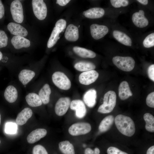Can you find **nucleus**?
<instances>
[{
  "instance_id": "1",
  "label": "nucleus",
  "mask_w": 154,
  "mask_h": 154,
  "mask_svg": "<svg viewBox=\"0 0 154 154\" xmlns=\"http://www.w3.org/2000/svg\"><path fill=\"white\" fill-rule=\"evenodd\" d=\"M114 121L117 129L123 135L130 137L135 133V124L129 117L119 114L116 117Z\"/></svg>"
},
{
  "instance_id": "2",
  "label": "nucleus",
  "mask_w": 154,
  "mask_h": 154,
  "mask_svg": "<svg viewBox=\"0 0 154 154\" xmlns=\"http://www.w3.org/2000/svg\"><path fill=\"white\" fill-rule=\"evenodd\" d=\"M116 95L113 91H109L104 95L103 103L98 108V112L102 114H107L111 112L116 106Z\"/></svg>"
},
{
  "instance_id": "3",
  "label": "nucleus",
  "mask_w": 154,
  "mask_h": 154,
  "mask_svg": "<svg viewBox=\"0 0 154 154\" xmlns=\"http://www.w3.org/2000/svg\"><path fill=\"white\" fill-rule=\"evenodd\" d=\"M52 80L54 84L59 89L63 90H69L71 86L70 80L63 72L57 71L52 76Z\"/></svg>"
},
{
  "instance_id": "4",
  "label": "nucleus",
  "mask_w": 154,
  "mask_h": 154,
  "mask_svg": "<svg viewBox=\"0 0 154 154\" xmlns=\"http://www.w3.org/2000/svg\"><path fill=\"white\" fill-rule=\"evenodd\" d=\"M114 64L119 69L125 72H130L134 68L135 61L130 56H116L112 58Z\"/></svg>"
},
{
  "instance_id": "5",
  "label": "nucleus",
  "mask_w": 154,
  "mask_h": 154,
  "mask_svg": "<svg viewBox=\"0 0 154 154\" xmlns=\"http://www.w3.org/2000/svg\"><path fill=\"white\" fill-rule=\"evenodd\" d=\"M66 22L64 19H60L56 23L47 43V47L50 48L53 46L59 38V34L65 29Z\"/></svg>"
},
{
  "instance_id": "6",
  "label": "nucleus",
  "mask_w": 154,
  "mask_h": 154,
  "mask_svg": "<svg viewBox=\"0 0 154 154\" xmlns=\"http://www.w3.org/2000/svg\"><path fill=\"white\" fill-rule=\"evenodd\" d=\"M91 129V126L89 123L81 122L72 124L69 127L68 131L71 135L76 136L88 133Z\"/></svg>"
},
{
  "instance_id": "7",
  "label": "nucleus",
  "mask_w": 154,
  "mask_h": 154,
  "mask_svg": "<svg viewBox=\"0 0 154 154\" xmlns=\"http://www.w3.org/2000/svg\"><path fill=\"white\" fill-rule=\"evenodd\" d=\"M32 5L34 14L39 20H43L47 14V8L45 2L42 0H33Z\"/></svg>"
},
{
  "instance_id": "8",
  "label": "nucleus",
  "mask_w": 154,
  "mask_h": 154,
  "mask_svg": "<svg viewBox=\"0 0 154 154\" xmlns=\"http://www.w3.org/2000/svg\"><path fill=\"white\" fill-rule=\"evenodd\" d=\"M10 11L14 20L18 23H21L24 19L23 6L21 2L15 0L11 3Z\"/></svg>"
},
{
  "instance_id": "9",
  "label": "nucleus",
  "mask_w": 154,
  "mask_h": 154,
  "mask_svg": "<svg viewBox=\"0 0 154 154\" xmlns=\"http://www.w3.org/2000/svg\"><path fill=\"white\" fill-rule=\"evenodd\" d=\"M36 74V70L24 68L19 71L18 78L20 83L23 85L26 86L35 78Z\"/></svg>"
},
{
  "instance_id": "10",
  "label": "nucleus",
  "mask_w": 154,
  "mask_h": 154,
  "mask_svg": "<svg viewBox=\"0 0 154 154\" xmlns=\"http://www.w3.org/2000/svg\"><path fill=\"white\" fill-rule=\"evenodd\" d=\"M71 102L69 97L60 98L56 102L54 110L56 114L59 116L64 115L70 107Z\"/></svg>"
},
{
  "instance_id": "11",
  "label": "nucleus",
  "mask_w": 154,
  "mask_h": 154,
  "mask_svg": "<svg viewBox=\"0 0 154 154\" xmlns=\"http://www.w3.org/2000/svg\"><path fill=\"white\" fill-rule=\"evenodd\" d=\"M99 75L98 72L95 70L83 72L79 76V81L82 85H89L97 80Z\"/></svg>"
},
{
  "instance_id": "12",
  "label": "nucleus",
  "mask_w": 154,
  "mask_h": 154,
  "mask_svg": "<svg viewBox=\"0 0 154 154\" xmlns=\"http://www.w3.org/2000/svg\"><path fill=\"white\" fill-rule=\"evenodd\" d=\"M70 107L75 111L76 117L80 119L83 118L86 115L87 110L84 102L80 100H73L71 102Z\"/></svg>"
},
{
  "instance_id": "13",
  "label": "nucleus",
  "mask_w": 154,
  "mask_h": 154,
  "mask_svg": "<svg viewBox=\"0 0 154 154\" xmlns=\"http://www.w3.org/2000/svg\"><path fill=\"white\" fill-rule=\"evenodd\" d=\"M90 30L92 37L96 40L100 39L104 37L109 31L107 26L96 24H92L90 26Z\"/></svg>"
},
{
  "instance_id": "14",
  "label": "nucleus",
  "mask_w": 154,
  "mask_h": 154,
  "mask_svg": "<svg viewBox=\"0 0 154 154\" xmlns=\"http://www.w3.org/2000/svg\"><path fill=\"white\" fill-rule=\"evenodd\" d=\"M132 21L137 27L142 28L147 26L149 24L148 19L144 15V12L142 10L134 13L132 16Z\"/></svg>"
},
{
  "instance_id": "15",
  "label": "nucleus",
  "mask_w": 154,
  "mask_h": 154,
  "mask_svg": "<svg viewBox=\"0 0 154 154\" xmlns=\"http://www.w3.org/2000/svg\"><path fill=\"white\" fill-rule=\"evenodd\" d=\"M19 92L16 87L10 85L6 88L4 92V97L6 100L9 103L15 102L18 96Z\"/></svg>"
},
{
  "instance_id": "16",
  "label": "nucleus",
  "mask_w": 154,
  "mask_h": 154,
  "mask_svg": "<svg viewBox=\"0 0 154 154\" xmlns=\"http://www.w3.org/2000/svg\"><path fill=\"white\" fill-rule=\"evenodd\" d=\"M47 133V131L45 129H36L32 131L28 135L27 140L29 143H34L44 137Z\"/></svg>"
},
{
  "instance_id": "17",
  "label": "nucleus",
  "mask_w": 154,
  "mask_h": 154,
  "mask_svg": "<svg viewBox=\"0 0 154 154\" xmlns=\"http://www.w3.org/2000/svg\"><path fill=\"white\" fill-rule=\"evenodd\" d=\"M7 29L10 32L16 36L25 37L28 33L27 30L20 25L13 22H11L7 25Z\"/></svg>"
},
{
  "instance_id": "18",
  "label": "nucleus",
  "mask_w": 154,
  "mask_h": 154,
  "mask_svg": "<svg viewBox=\"0 0 154 154\" xmlns=\"http://www.w3.org/2000/svg\"><path fill=\"white\" fill-rule=\"evenodd\" d=\"M97 92L94 89H91L87 91L84 94L83 100L84 103L87 106L92 108L96 103Z\"/></svg>"
},
{
  "instance_id": "19",
  "label": "nucleus",
  "mask_w": 154,
  "mask_h": 154,
  "mask_svg": "<svg viewBox=\"0 0 154 154\" xmlns=\"http://www.w3.org/2000/svg\"><path fill=\"white\" fill-rule=\"evenodd\" d=\"M64 36L65 38L69 41L75 42L77 41L79 37L78 27L73 24L69 25L66 29Z\"/></svg>"
},
{
  "instance_id": "20",
  "label": "nucleus",
  "mask_w": 154,
  "mask_h": 154,
  "mask_svg": "<svg viewBox=\"0 0 154 154\" xmlns=\"http://www.w3.org/2000/svg\"><path fill=\"white\" fill-rule=\"evenodd\" d=\"M33 114V111L31 108L28 107L24 108L17 115L16 123L19 125H24L31 117Z\"/></svg>"
},
{
  "instance_id": "21",
  "label": "nucleus",
  "mask_w": 154,
  "mask_h": 154,
  "mask_svg": "<svg viewBox=\"0 0 154 154\" xmlns=\"http://www.w3.org/2000/svg\"><path fill=\"white\" fill-rule=\"evenodd\" d=\"M51 90L50 86L48 83L45 84L39 90L37 93L39 96L42 104H48L50 100Z\"/></svg>"
},
{
  "instance_id": "22",
  "label": "nucleus",
  "mask_w": 154,
  "mask_h": 154,
  "mask_svg": "<svg viewBox=\"0 0 154 154\" xmlns=\"http://www.w3.org/2000/svg\"><path fill=\"white\" fill-rule=\"evenodd\" d=\"M118 96L120 98L124 100L132 96L128 83L126 81H123L120 84L118 88Z\"/></svg>"
},
{
  "instance_id": "23",
  "label": "nucleus",
  "mask_w": 154,
  "mask_h": 154,
  "mask_svg": "<svg viewBox=\"0 0 154 154\" xmlns=\"http://www.w3.org/2000/svg\"><path fill=\"white\" fill-rule=\"evenodd\" d=\"M11 42L16 49H19L23 47L28 48L31 45L29 40L20 36H14L11 39Z\"/></svg>"
},
{
  "instance_id": "24",
  "label": "nucleus",
  "mask_w": 154,
  "mask_h": 154,
  "mask_svg": "<svg viewBox=\"0 0 154 154\" xmlns=\"http://www.w3.org/2000/svg\"><path fill=\"white\" fill-rule=\"evenodd\" d=\"M27 103L31 107H38L41 106L42 101L38 94L35 92L29 93L25 96Z\"/></svg>"
},
{
  "instance_id": "25",
  "label": "nucleus",
  "mask_w": 154,
  "mask_h": 154,
  "mask_svg": "<svg viewBox=\"0 0 154 154\" xmlns=\"http://www.w3.org/2000/svg\"><path fill=\"white\" fill-rule=\"evenodd\" d=\"M105 13V11L102 8L94 7L90 8L84 11V16L89 19H97L103 17Z\"/></svg>"
},
{
  "instance_id": "26",
  "label": "nucleus",
  "mask_w": 154,
  "mask_h": 154,
  "mask_svg": "<svg viewBox=\"0 0 154 154\" xmlns=\"http://www.w3.org/2000/svg\"><path fill=\"white\" fill-rule=\"evenodd\" d=\"M114 38L122 44L128 46L132 45V41L131 38L124 33L117 30H114L113 32Z\"/></svg>"
},
{
  "instance_id": "27",
  "label": "nucleus",
  "mask_w": 154,
  "mask_h": 154,
  "mask_svg": "<svg viewBox=\"0 0 154 154\" xmlns=\"http://www.w3.org/2000/svg\"><path fill=\"white\" fill-rule=\"evenodd\" d=\"M73 50L76 54L82 58H93L96 56L94 52L84 48L76 46L73 48Z\"/></svg>"
},
{
  "instance_id": "28",
  "label": "nucleus",
  "mask_w": 154,
  "mask_h": 154,
  "mask_svg": "<svg viewBox=\"0 0 154 154\" xmlns=\"http://www.w3.org/2000/svg\"><path fill=\"white\" fill-rule=\"evenodd\" d=\"M114 121V116L108 115L105 117L101 121L99 126L98 129L101 132L108 131L112 126Z\"/></svg>"
},
{
  "instance_id": "29",
  "label": "nucleus",
  "mask_w": 154,
  "mask_h": 154,
  "mask_svg": "<svg viewBox=\"0 0 154 154\" xmlns=\"http://www.w3.org/2000/svg\"><path fill=\"white\" fill-rule=\"evenodd\" d=\"M74 67L78 71L84 72L94 70L96 66L93 63L91 62L80 61L76 63Z\"/></svg>"
},
{
  "instance_id": "30",
  "label": "nucleus",
  "mask_w": 154,
  "mask_h": 154,
  "mask_svg": "<svg viewBox=\"0 0 154 154\" xmlns=\"http://www.w3.org/2000/svg\"><path fill=\"white\" fill-rule=\"evenodd\" d=\"M58 147L60 150L63 154H75L74 146L68 141L60 142Z\"/></svg>"
},
{
  "instance_id": "31",
  "label": "nucleus",
  "mask_w": 154,
  "mask_h": 154,
  "mask_svg": "<svg viewBox=\"0 0 154 154\" xmlns=\"http://www.w3.org/2000/svg\"><path fill=\"white\" fill-rule=\"evenodd\" d=\"M143 119L145 122V128L148 131L153 132L154 131V117L149 113L145 114Z\"/></svg>"
},
{
  "instance_id": "32",
  "label": "nucleus",
  "mask_w": 154,
  "mask_h": 154,
  "mask_svg": "<svg viewBox=\"0 0 154 154\" xmlns=\"http://www.w3.org/2000/svg\"><path fill=\"white\" fill-rule=\"evenodd\" d=\"M144 47L150 48L154 46V33H152L147 35L143 41Z\"/></svg>"
},
{
  "instance_id": "33",
  "label": "nucleus",
  "mask_w": 154,
  "mask_h": 154,
  "mask_svg": "<svg viewBox=\"0 0 154 154\" xmlns=\"http://www.w3.org/2000/svg\"><path fill=\"white\" fill-rule=\"evenodd\" d=\"M17 125L14 123H7L5 125V131L7 133L14 134L17 131Z\"/></svg>"
},
{
  "instance_id": "34",
  "label": "nucleus",
  "mask_w": 154,
  "mask_h": 154,
  "mask_svg": "<svg viewBox=\"0 0 154 154\" xmlns=\"http://www.w3.org/2000/svg\"><path fill=\"white\" fill-rule=\"evenodd\" d=\"M110 1L112 6L116 8L126 7L129 4L128 1L127 0H111Z\"/></svg>"
},
{
  "instance_id": "35",
  "label": "nucleus",
  "mask_w": 154,
  "mask_h": 154,
  "mask_svg": "<svg viewBox=\"0 0 154 154\" xmlns=\"http://www.w3.org/2000/svg\"><path fill=\"white\" fill-rule=\"evenodd\" d=\"M8 38L4 31L0 30V48L6 46L8 43Z\"/></svg>"
},
{
  "instance_id": "36",
  "label": "nucleus",
  "mask_w": 154,
  "mask_h": 154,
  "mask_svg": "<svg viewBox=\"0 0 154 154\" xmlns=\"http://www.w3.org/2000/svg\"><path fill=\"white\" fill-rule=\"evenodd\" d=\"M33 154H48L45 148L42 145H37L33 148Z\"/></svg>"
},
{
  "instance_id": "37",
  "label": "nucleus",
  "mask_w": 154,
  "mask_h": 154,
  "mask_svg": "<svg viewBox=\"0 0 154 154\" xmlns=\"http://www.w3.org/2000/svg\"><path fill=\"white\" fill-rule=\"evenodd\" d=\"M108 154H128L123 151L117 148L114 147H110L107 149Z\"/></svg>"
},
{
  "instance_id": "38",
  "label": "nucleus",
  "mask_w": 154,
  "mask_h": 154,
  "mask_svg": "<svg viewBox=\"0 0 154 154\" xmlns=\"http://www.w3.org/2000/svg\"><path fill=\"white\" fill-rule=\"evenodd\" d=\"M146 103L149 107L154 108V92H153L149 94L146 99Z\"/></svg>"
},
{
  "instance_id": "39",
  "label": "nucleus",
  "mask_w": 154,
  "mask_h": 154,
  "mask_svg": "<svg viewBox=\"0 0 154 154\" xmlns=\"http://www.w3.org/2000/svg\"><path fill=\"white\" fill-rule=\"evenodd\" d=\"M149 78L154 81V64L150 65L148 67L147 70Z\"/></svg>"
},
{
  "instance_id": "40",
  "label": "nucleus",
  "mask_w": 154,
  "mask_h": 154,
  "mask_svg": "<svg viewBox=\"0 0 154 154\" xmlns=\"http://www.w3.org/2000/svg\"><path fill=\"white\" fill-rule=\"evenodd\" d=\"M84 153V154H100V151L99 149L97 147L95 148L94 150L90 148H87L85 149Z\"/></svg>"
},
{
  "instance_id": "41",
  "label": "nucleus",
  "mask_w": 154,
  "mask_h": 154,
  "mask_svg": "<svg viewBox=\"0 0 154 154\" xmlns=\"http://www.w3.org/2000/svg\"><path fill=\"white\" fill-rule=\"evenodd\" d=\"M70 0H57L56 3L61 6H64L67 5L70 1Z\"/></svg>"
},
{
  "instance_id": "42",
  "label": "nucleus",
  "mask_w": 154,
  "mask_h": 154,
  "mask_svg": "<svg viewBox=\"0 0 154 154\" xmlns=\"http://www.w3.org/2000/svg\"><path fill=\"white\" fill-rule=\"evenodd\" d=\"M5 13L4 7L1 0H0V19L3 17Z\"/></svg>"
},
{
  "instance_id": "43",
  "label": "nucleus",
  "mask_w": 154,
  "mask_h": 154,
  "mask_svg": "<svg viewBox=\"0 0 154 154\" xmlns=\"http://www.w3.org/2000/svg\"><path fill=\"white\" fill-rule=\"evenodd\" d=\"M154 146L153 145L150 147L147 150L146 154H154Z\"/></svg>"
},
{
  "instance_id": "44",
  "label": "nucleus",
  "mask_w": 154,
  "mask_h": 154,
  "mask_svg": "<svg viewBox=\"0 0 154 154\" xmlns=\"http://www.w3.org/2000/svg\"><path fill=\"white\" fill-rule=\"evenodd\" d=\"M137 1L144 5H146L148 3V1L147 0H137Z\"/></svg>"
},
{
  "instance_id": "45",
  "label": "nucleus",
  "mask_w": 154,
  "mask_h": 154,
  "mask_svg": "<svg viewBox=\"0 0 154 154\" xmlns=\"http://www.w3.org/2000/svg\"><path fill=\"white\" fill-rule=\"evenodd\" d=\"M3 57V54L2 52L0 51V61L2 59Z\"/></svg>"
},
{
  "instance_id": "46",
  "label": "nucleus",
  "mask_w": 154,
  "mask_h": 154,
  "mask_svg": "<svg viewBox=\"0 0 154 154\" xmlns=\"http://www.w3.org/2000/svg\"><path fill=\"white\" fill-rule=\"evenodd\" d=\"M1 115L0 114V125L1 124Z\"/></svg>"
},
{
  "instance_id": "47",
  "label": "nucleus",
  "mask_w": 154,
  "mask_h": 154,
  "mask_svg": "<svg viewBox=\"0 0 154 154\" xmlns=\"http://www.w3.org/2000/svg\"><path fill=\"white\" fill-rule=\"evenodd\" d=\"M0 143H1V140H0Z\"/></svg>"
}]
</instances>
